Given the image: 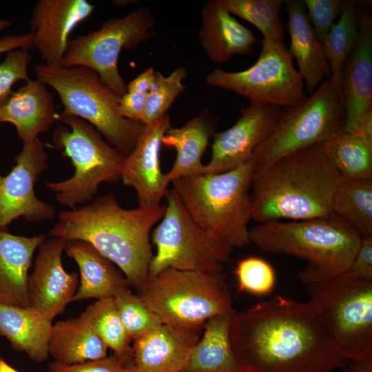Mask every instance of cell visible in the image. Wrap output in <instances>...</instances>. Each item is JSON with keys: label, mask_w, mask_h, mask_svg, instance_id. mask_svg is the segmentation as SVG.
Wrapping results in <instances>:
<instances>
[{"label": "cell", "mask_w": 372, "mask_h": 372, "mask_svg": "<svg viewBox=\"0 0 372 372\" xmlns=\"http://www.w3.org/2000/svg\"><path fill=\"white\" fill-rule=\"evenodd\" d=\"M33 47V37L30 32L5 35L0 39V54L15 49L29 50Z\"/></svg>", "instance_id": "cell-43"}, {"label": "cell", "mask_w": 372, "mask_h": 372, "mask_svg": "<svg viewBox=\"0 0 372 372\" xmlns=\"http://www.w3.org/2000/svg\"><path fill=\"white\" fill-rule=\"evenodd\" d=\"M94 10L87 0H39L35 3L30 33L45 64L60 65L71 32Z\"/></svg>", "instance_id": "cell-18"}, {"label": "cell", "mask_w": 372, "mask_h": 372, "mask_svg": "<svg viewBox=\"0 0 372 372\" xmlns=\"http://www.w3.org/2000/svg\"><path fill=\"white\" fill-rule=\"evenodd\" d=\"M362 238L333 213L307 220L270 221L249 229L250 242L262 251L299 257L307 261V267L327 273L347 271Z\"/></svg>", "instance_id": "cell-6"}, {"label": "cell", "mask_w": 372, "mask_h": 372, "mask_svg": "<svg viewBox=\"0 0 372 372\" xmlns=\"http://www.w3.org/2000/svg\"><path fill=\"white\" fill-rule=\"evenodd\" d=\"M155 19L147 8H139L121 18L112 17L87 34L70 39L60 65L90 68L119 97L127 85L118 68L123 49L136 48L153 34Z\"/></svg>", "instance_id": "cell-12"}, {"label": "cell", "mask_w": 372, "mask_h": 372, "mask_svg": "<svg viewBox=\"0 0 372 372\" xmlns=\"http://www.w3.org/2000/svg\"><path fill=\"white\" fill-rule=\"evenodd\" d=\"M138 296L163 323L199 331L210 318L232 312V297L223 272L166 269L148 277Z\"/></svg>", "instance_id": "cell-8"}, {"label": "cell", "mask_w": 372, "mask_h": 372, "mask_svg": "<svg viewBox=\"0 0 372 372\" xmlns=\"http://www.w3.org/2000/svg\"><path fill=\"white\" fill-rule=\"evenodd\" d=\"M355 132L372 140V108L369 109L360 118Z\"/></svg>", "instance_id": "cell-46"}, {"label": "cell", "mask_w": 372, "mask_h": 372, "mask_svg": "<svg viewBox=\"0 0 372 372\" xmlns=\"http://www.w3.org/2000/svg\"><path fill=\"white\" fill-rule=\"evenodd\" d=\"M298 277L344 356L348 360L372 357V280L348 271L327 273L307 267Z\"/></svg>", "instance_id": "cell-5"}, {"label": "cell", "mask_w": 372, "mask_h": 372, "mask_svg": "<svg viewBox=\"0 0 372 372\" xmlns=\"http://www.w3.org/2000/svg\"><path fill=\"white\" fill-rule=\"evenodd\" d=\"M58 121L63 125L54 129L53 147L70 159L74 172L68 179L46 182L45 185L59 203L74 209L92 201L101 183L120 178L126 156L103 141L87 121L59 113Z\"/></svg>", "instance_id": "cell-9"}, {"label": "cell", "mask_w": 372, "mask_h": 372, "mask_svg": "<svg viewBox=\"0 0 372 372\" xmlns=\"http://www.w3.org/2000/svg\"><path fill=\"white\" fill-rule=\"evenodd\" d=\"M342 179L322 145L287 155L253 176L251 219L260 224L329 216Z\"/></svg>", "instance_id": "cell-3"}, {"label": "cell", "mask_w": 372, "mask_h": 372, "mask_svg": "<svg viewBox=\"0 0 372 372\" xmlns=\"http://www.w3.org/2000/svg\"><path fill=\"white\" fill-rule=\"evenodd\" d=\"M230 338L243 372H333L348 362L311 300L275 295L234 311Z\"/></svg>", "instance_id": "cell-1"}, {"label": "cell", "mask_w": 372, "mask_h": 372, "mask_svg": "<svg viewBox=\"0 0 372 372\" xmlns=\"http://www.w3.org/2000/svg\"><path fill=\"white\" fill-rule=\"evenodd\" d=\"M14 160L15 165L7 175L0 172V229H8L13 220L21 217L35 223L52 220L56 215L54 207L39 200L34 189L48 167L45 144L39 138L23 144Z\"/></svg>", "instance_id": "cell-14"}, {"label": "cell", "mask_w": 372, "mask_h": 372, "mask_svg": "<svg viewBox=\"0 0 372 372\" xmlns=\"http://www.w3.org/2000/svg\"><path fill=\"white\" fill-rule=\"evenodd\" d=\"M342 372H372V357L348 360Z\"/></svg>", "instance_id": "cell-45"}, {"label": "cell", "mask_w": 372, "mask_h": 372, "mask_svg": "<svg viewBox=\"0 0 372 372\" xmlns=\"http://www.w3.org/2000/svg\"><path fill=\"white\" fill-rule=\"evenodd\" d=\"M64 251L76 262L81 274L73 301L114 298L129 287L121 270L88 242L68 240Z\"/></svg>", "instance_id": "cell-26"}, {"label": "cell", "mask_w": 372, "mask_h": 372, "mask_svg": "<svg viewBox=\"0 0 372 372\" xmlns=\"http://www.w3.org/2000/svg\"><path fill=\"white\" fill-rule=\"evenodd\" d=\"M307 17L319 41H324L338 21L344 4L343 0H305Z\"/></svg>", "instance_id": "cell-39"}, {"label": "cell", "mask_w": 372, "mask_h": 372, "mask_svg": "<svg viewBox=\"0 0 372 372\" xmlns=\"http://www.w3.org/2000/svg\"><path fill=\"white\" fill-rule=\"evenodd\" d=\"M358 34L357 2L344 1L341 14L322 45L330 71L328 81L340 96L342 69L355 45Z\"/></svg>", "instance_id": "cell-31"}, {"label": "cell", "mask_w": 372, "mask_h": 372, "mask_svg": "<svg viewBox=\"0 0 372 372\" xmlns=\"http://www.w3.org/2000/svg\"><path fill=\"white\" fill-rule=\"evenodd\" d=\"M12 23L8 20L0 19V30L10 28Z\"/></svg>", "instance_id": "cell-49"}, {"label": "cell", "mask_w": 372, "mask_h": 372, "mask_svg": "<svg viewBox=\"0 0 372 372\" xmlns=\"http://www.w3.org/2000/svg\"><path fill=\"white\" fill-rule=\"evenodd\" d=\"M282 110V107L259 103H250L242 108L231 127L213 135L211 157L205 165L204 174L225 172L251 161L255 149L271 133Z\"/></svg>", "instance_id": "cell-15"}, {"label": "cell", "mask_w": 372, "mask_h": 372, "mask_svg": "<svg viewBox=\"0 0 372 372\" xmlns=\"http://www.w3.org/2000/svg\"><path fill=\"white\" fill-rule=\"evenodd\" d=\"M58 121L53 95L38 79H29L0 105V123L13 125L23 144L30 143Z\"/></svg>", "instance_id": "cell-21"}, {"label": "cell", "mask_w": 372, "mask_h": 372, "mask_svg": "<svg viewBox=\"0 0 372 372\" xmlns=\"http://www.w3.org/2000/svg\"><path fill=\"white\" fill-rule=\"evenodd\" d=\"M37 79L58 94L64 107L59 114L80 118L92 125L125 156L134 149L143 124L121 116L120 97L101 81L93 70L39 64L34 68Z\"/></svg>", "instance_id": "cell-7"}, {"label": "cell", "mask_w": 372, "mask_h": 372, "mask_svg": "<svg viewBox=\"0 0 372 372\" xmlns=\"http://www.w3.org/2000/svg\"><path fill=\"white\" fill-rule=\"evenodd\" d=\"M198 331L162 323L134 340L132 359L143 372H183Z\"/></svg>", "instance_id": "cell-20"}, {"label": "cell", "mask_w": 372, "mask_h": 372, "mask_svg": "<svg viewBox=\"0 0 372 372\" xmlns=\"http://www.w3.org/2000/svg\"><path fill=\"white\" fill-rule=\"evenodd\" d=\"M218 121V116L204 109L182 127H170L167 130L162 144L176 151L172 167L165 174L169 183L204 174L205 165L201 159Z\"/></svg>", "instance_id": "cell-24"}, {"label": "cell", "mask_w": 372, "mask_h": 372, "mask_svg": "<svg viewBox=\"0 0 372 372\" xmlns=\"http://www.w3.org/2000/svg\"><path fill=\"white\" fill-rule=\"evenodd\" d=\"M165 211V206L126 209L109 193L61 211L50 234L88 242L118 267L129 287L138 290L149 276L151 230Z\"/></svg>", "instance_id": "cell-2"}, {"label": "cell", "mask_w": 372, "mask_h": 372, "mask_svg": "<svg viewBox=\"0 0 372 372\" xmlns=\"http://www.w3.org/2000/svg\"><path fill=\"white\" fill-rule=\"evenodd\" d=\"M358 34L342 72L341 98L345 112L344 131L357 130L361 117L372 108V15L358 7Z\"/></svg>", "instance_id": "cell-19"}, {"label": "cell", "mask_w": 372, "mask_h": 372, "mask_svg": "<svg viewBox=\"0 0 372 372\" xmlns=\"http://www.w3.org/2000/svg\"><path fill=\"white\" fill-rule=\"evenodd\" d=\"M344 123L341 96L327 80L302 102L282 108L271 133L254 152V176L287 155L323 145Z\"/></svg>", "instance_id": "cell-10"}, {"label": "cell", "mask_w": 372, "mask_h": 372, "mask_svg": "<svg viewBox=\"0 0 372 372\" xmlns=\"http://www.w3.org/2000/svg\"><path fill=\"white\" fill-rule=\"evenodd\" d=\"M155 72L153 68L145 69L127 85V92L147 94Z\"/></svg>", "instance_id": "cell-44"}, {"label": "cell", "mask_w": 372, "mask_h": 372, "mask_svg": "<svg viewBox=\"0 0 372 372\" xmlns=\"http://www.w3.org/2000/svg\"><path fill=\"white\" fill-rule=\"evenodd\" d=\"M45 234L26 237L0 229V304L30 307L28 269Z\"/></svg>", "instance_id": "cell-23"}, {"label": "cell", "mask_w": 372, "mask_h": 372, "mask_svg": "<svg viewBox=\"0 0 372 372\" xmlns=\"http://www.w3.org/2000/svg\"><path fill=\"white\" fill-rule=\"evenodd\" d=\"M347 271L362 278L372 280V236L362 238Z\"/></svg>", "instance_id": "cell-41"}, {"label": "cell", "mask_w": 372, "mask_h": 372, "mask_svg": "<svg viewBox=\"0 0 372 372\" xmlns=\"http://www.w3.org/2000/svg\"><path fill=\"white\" fill-rule=\"evenodd\" d=\"M123 372H143L138 370L134 364L132 360L126 363Z\"/></svg>", "instance_id": "cell-48"}, {"label": "cell", "mask_w": 372, "mask_h": 372, "mask_svg": "<svg viewBox=\"0 0 372 372\" xmlns=\"http://www.w3.org/2000/svg\"><path fill=\"white\" fill-rule=\"evenodd\" d=\"M165 211L151 239L156 251L149 276L170 268L204 273L223 272L234 249L207 234L190 217L172 189L165 196Z\"/></svg>", "instance_id": "cell-11"}, {"label": "cell", "mask_w": 372, "mask_h": 372, "mask_svg": "<svg viewBox=\"0 0 372 372\" xmlns=\"http://www.w3.org/2000/svg\"><path fill=\"white\" fill-rule=\"evenodd\" d=\"M32 61V56L27 50L15 49L6 53L0 63V105L10 96L16 83L30 79L28 68Z\"/></svg>", "instance_id": "cell-38"}, {"label": "cell", "mask_w": 372, "mask_h": 372, "mask_svg": "<svg viewBox=\"0 0 372 372\" xmlns=\"http://www.w3.org/2000/svg\"><path fill=\"white\" fill-rule=\"evenodd\" d=\"M199 38L207 56L223 63L234 55L253 53L257 39L251 29L242 25L221 4L207 1L202 8Z\"/></svg>", "instance_id": "cell-22"}, {"label": "cell", "mask_w": 372, "mask_h": 372, "mask_svg": "<svg viewBox=\"0 0 372 372\" xmlns=\"http://www.w3.org/2000/svg\"><path fill=\"white\" fill-rule=\"evenodd\" d=\"M187 76L183 67L175 69L164 76L159 89L154 94H147L142 124L149 123L166 114L173 102L185 89L183 81Z\"/></svg>", "instance_id": "cell-37"}, {"label": "cell", "mask_w": 372, "mask_h": 372, "mask_svg": "<svg viewBox=\"0 0 372 372\" xmlns=\"http://www.w3.org/2000/svg\"><path fill=\"white\" fill-rule=\"evenodd\" d=\"M114 300L123 325L131 340H136L163 323L141 297L130 291L129 287L117 293Z\"/></svg>", "instance_id": "cell-35"}, {"label": "cell", "mask_w": 372, "mask_h": 372, "mask_svg": "<svg viewBox=\"0 0 372 372\" xmlns=\"http://www.w3.org/2000/svg\"><path fill=\"white\" fill-rule=\"evenodd\" d=\"M332 213L346 220L362 238L372 236V180L342 179L333 197Z\"/></svg>", "instance_id": "cell-32"}, {"label": "cell", "mask_w": 372, "mask_h": 372, "mask_svg": "<svg viewBox=\"0 0 372 372\" xmlns=\"http://www.w3.org/2000/svg\"><path fill=\"white\" fill-rule=\"evenodd\" d=\"M65 242L57 237L43 242L28 280L30 307L50 322L73 301L79 285L78 274L67 272L62 264Z\"/></svg>", "instance_id": "cell-17"}, {"label": "cell", "mask_w": 372, "mask_h": 372, "mask_svg": "<svg viewBox=\"0 0 372 372\" xmlns=\"http://www.w3.org/2000/svg\"><path fill=\"white\" fill-rule=\"evenodd\" d=\"M251 160L225 172L174 180L172 189L193 220L209 236L233 248L249 245Z\"/></svg>", "instance_id": "cell-4"}, {"label": "cell", "mask_w": 372, "mask_h": 372, "mask_svg": "<svg viewBox=\"0 0 372 372\" xmlns=\"http://www.w3.org/2000/svg\"><path fill=\"white\" fill-rule=\"evenodd\" d=\"M322 146L343 179L372 180V140L342 130Z\"/></svg>", "instance_id": "cell-30"}, {"label": "cell", "mask_w": 372, "mask_h": 372, "mask_svg": "<svg viewBox=\"0 0 372 372\" xmlns=\"http://www.w3.org/2000/svg\"><path fill=\"white\" fill-rule=\"evenodd\" d=\"M240 291L255 295L269 293L276 284V273L265 260L251 256L241 260L235 269Z\"/></svg>", "instance_id": "cell-36"}, {"label": "cell", "mask_w": 372, "mask_h": 372, "mask_svg": "<svg viewBox=\"0 0 372 372\" xmlns=\"http://www.w3.org/2000/svg\"><path fill=\"white\" fill-rule=\"evenodd\" d=\"M232 15H236L256 26L263 38L283 42L285 26L280 14L283 0H220Z\"/></svg>", "instance_id": "cell-34"}, {"label": "cell", "mask_w": 372, "mask_h": 372, "mask_svg": "<svg viewBox=\"0 0 372 372\" xmlns=\"http://www.w3.org/2000/svg\"><path fill=\"white\" fill-rule=\"evenodd\" d=\"M128 362L113 354L100 360L73 364L54 361L48 364L47 370L48 372H123Z\"/></svg>", "instance_id": "cell-40"}, {"label": "cell", "mask_w": 372, "mask_h": 372, "mask_svg": "<svg viewBox=\"0 0 372 372\" xmlns=\"http://www.w3.org/2000/svg\"><path fill=\"white\" fill-rule=\"evenodd\" d=\"M257 61L240 72L214 69L206 77L210 86L234 92L250 103L285 108L304 101V81L283 42L266 39Z\"/></svg>", "instance_id": "cell-13"}, {"label": "cell", "mask_w": 372, "mask_h": 372, "mask_svg": "<svg viewBox=\"0 0 372 372\" xmlns=\"http://www.w3.org/2000/svg\"><path fill=\"white\" fill-rule=\"evenodd\" d=\"M170 127L167 114L143 125L134 149L126 156L120 178L135 190L139 206L159 207L169 192V183L161 168L160 150Z\"/></svg>", "instance_id": "cell-16"}, {"label": "cell", "mask_w": 372, "mask_h": 372, "mask_svg": "<svg viewBox=\"0 0 372 372\" xmlns=\"http://www.w3.org/2000/svg\"><path fill=\"white\" fill-rule=\"evenodd\" d=\"M81 315L113 354L127 361L132 360V340L121 320L114 298L98 300Z\"/></svg>", "instance_id": "cell-33"}, {"label": "cell", "mask_w": 372, "mask_h": 372, "mask_svg": "<svg viewBox=\"0 0 372 372\" xmlns=\"http://www.w3.org/2000/svg\"><path fill=\"white\" fill-rule=\"evenodd\" d=\"M52 327V322L30 307L0 304V336L38 363L48 358Z\"/></svg>", "instance_id": "cell-27"}, {"label": "cell", "mask_w": 372, "mask_h": 372, "mask_svg": "<svg viewBox=\"0 0 372 372\" xmlns=\"http://www.w3.org/2000/svg\"><path fill=\"white\" fill-rule=\"evenodd\" d=\"M0 372H19L0 357Z\"/></svg>", "instance_id": "cell-47"}, {"label": "cell", "mask_w": 372, "mask_h": 372, "mask_svg": "<svg viewBox=\"0 0 372 372\" xmlns=\"http://www.w3.org/2000/svg\"><path fill=\"white\" fill-rule=\"evenodd\" d=\"M147 94L126 92L120 97L118 112L121 116L142 123Z\"/></svg>", "instance_id": "cell-42"}, {"label": "cell", "mask_w": 372, "mask_h": 372, "mask_svg": "<svg viewBox=\"0 0 372 372\" xmlns=\"http://www.w3.org/2000/svg\"><path fill=\"white\" fill-rule=\"evenodd\" d=\"M287 13V28L290 37L289 49L298 65V71L311 94L330 71L322 45L307 19L303 1H285Z\"/></svg>", "instance_id": "cell-25"}, {"label": "cell", "mask_w": 372, "mask_h": 372, "mask_svg": "<svg viewBox=\"0 0 372 372\" xmlns=\"http://www.w3.org/2000/svg\"><path fill=\"white\" fill-rule=\"evenodd\" d=\"M107 347L81 314L52 325L49 355L64 364L83 363L107 357Z\"/></svg>", "instance_id": "cell-29"}, {"label": "cell", "mask_w": 372, "mask_h": 372, "mask_svg": "<svg viewBox=\"0 0 372 372\" xmlns=\"http://www.w3.org/2000/svg\"><path fill=\"white\" fill-rule=\"evenodd\" d=\"M234 311L205 322L203 334L194 347L183 372H243L230 338Z\"/></svg>", "instance_id": "cell-28"}]
</instances>
